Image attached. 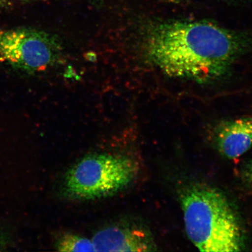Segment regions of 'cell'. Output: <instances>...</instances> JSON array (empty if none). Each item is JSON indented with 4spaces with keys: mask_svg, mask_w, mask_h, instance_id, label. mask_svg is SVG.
<instances>
[{
    "mask_svg": "<svg viewBox=\"0 0 252 252\" xmlns=\"http://www.w3.org/2000/svg\"><path fill=\"white\" fill-rule=\"evenodd\" d=\"M140 37L150 64L169 77L201 84L224 76L250 43L242 33L202 20L149 22Z\"/></svg>",
    "mask_w": 252,
    "mask_h": 252,
    "instance_id": "1",
    "label": "cell"
},
{
    "mask_svg": "<svg viewBox=\"0 0 252 252\" xmlns=\"http://www.w3.org/2000/svg\"><path fill=\"white\" fill-rule=\"evenodd\" d=\"M181 204L186 232L201 252H241L245 236L240 219L224 194L206 185L182 189Z\"/></svg>",
    "mask_w": 252,
    "mask_h": 252,
    "instance_id": "2",
    "label": "cell"
},
{
    "mask_svg": "<svg viewBox=\"0 0 252 252\" xmlns=\"http://www.w3.org/2000/svg\"><path fill=\"white\" fill-rule=\"evenodd\" d=\"M138 173L137 163L130 157L91 154L79 160L66 173L63 192L72 200L113 196L130 185Z\"/></svg>",
    "mask_w": 252,
    "mask_h": 252,
    "instance_id": "3",
    "label": "cell"
},
{
    "mask_svg": "<svg viewBox=\"0 0 252 252\" xmlns=\"http://www.w3.org/2000/svg\"><path fill=\"white\" fill-rule=\"evenodd\" d=\"M63 47L58 36L33 28L0 30V61L28 74L61 64Z\"/></svg>",
    "mask_w": 252,
    "mask_h": 252,
    "instance_id": "4",
    "label": "cell"
},
{
    "mask_svg": "<svg viewBox=\"0 0 252 252\" xmlns=\"http://www.w3.org/2000/svg\"><path fill=\"white\" fill-rule=\"evenodd\" d=\"M95 252H153L157 246L140 220L123 219L99 230L92 239Z\"/></svg>",
    "mask_w": 252,
    "mask_h": 252,
    "instance_id": "5",
    "label": "cell"
},
{
    "mask_svg": "<svg viewBox=\"0 0 252 252\" xmlns=\"http://www.w3.org/2000/svg\"><path fill=\"white\" fill-rule=\"evenodd\" d=\"M217 150L230 159L240 157L252 147V117L231 120L220 124L214 136Z\"/></svg>",
    "mask_w": 252,
    "mask_h": 252,
    "instance_id": "6",
    "label": "cell"
},
{
    "mask_svg": "<svg viewBox=\"0 0 252 252\" xmlns=\"http://www.w3.org/2000/svg\"><path fill=\"white\" fill-rule=\"evenodd\" d=\"M56 248L60 252H95L92 239L72 234L61 236Z\"/></svg>",
    "mask_w": 252,
    "mask_h": 252,
    "instance_id": "7",
    "label": "cell"
},
{
    "mask_svg": "<svg viewBox=\"0 0 252 252\" xmlns=\"http://www.w3.org/2000/svg\"><path fill=\"white\" fill-rule=\"evenodd\" d=\"M241 175L245 184L252 189V159L244 165L241 170Z\"/></svg>",
    "mask_w": 252,
    "mask_h": 252,
    "instance_id": "8",
    "label": "cell"
},
{
    "mask_svg": "<svg viewBox=\"0 0 252 252\" xmlns=\"http://www.w3.org/2000/svg\"><path fill=\"white\" fill-rule=\"evenodd\" d=\"M7 5V0H0V9L4 8Z\"/></svg>",
    "mask_w": 252,
    "mask_h": 252,
    "instance_id": "9",
    "label": "cell"
},
{
    "mask_svg": "<svg viewBox=\"0 0 252 252\" xmlns=\"http://www.w3.org/2000/svg\"><path fill=\"white\" fill-rule=\"evenodd\" d=\"M166 1L173 3H178L180 2L181 0H166Z\"/></svg>",
    "mask_w": 252,
    "mask_h": 252,
    "instance_id": "10",
    "label": "cell"
},
{
    "mask_svg": "<svg viewBox=\"0 0 252 252\" xmlns=\"http://www.w3.org/2000/svg\"><path fill=\"white\" fill-rule=\"evenodd\" d=\"M18 1L28 2V1H36V0H18Z\"/></svg>",
    "mask_w": 252,
    "mask_h": 252,
    "instance_id": "11",
    "label": "cell"
},
{
    "mask_svg": "<svg viewBox=\"0 0 252 252\" xmlns=\"http://www.w3.org/2000/svg\"><path fill=\"white\" fill-rule=\"evenodd\" d=\"M2 240H1V236H0V248H1L2 247Z\"/></svg>",
    "mask_w": 252,
    "mask_h": 252,
    "instance_id": "12",
    "label": "cell"
}]
</instances>
